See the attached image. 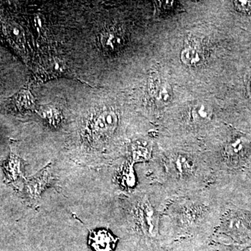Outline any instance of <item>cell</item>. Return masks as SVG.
Wrapping results in <instances>:
<instances>
[{
  "instance_id": "obj_11",
  "label": "cell",
  "mask_w": 251,
  "mask_h": 251,
  "mask_svg": "<svg viewBox=\"0 0 251 251\" xmlns=\"http://www.w3.org/2000/svg\"><path fill=\"white\" fill-rule=\"evenodd\" d=\"M181 59L188 67H195L201 61V54L193 48H186L181 51Z\"/></svg>"
},
{
  "instance_id": "obj_5",
  "label": "cell",
  "mask_w": 251,
  "mask_h": 251,
  "mask_svg": "<svg viewBox=\"0 0 251 251\" xmlns=\"http://www.w3.org/2000/svg\"><path fill=\"white\" fill-rule=\"evenodd\" d=\"M0 166L3 168L7 182L16 183L24 178L25 161L12 150L8 159L0 162Z\"/></svg>"
},
{
  "instance_id": "obj_10",
  "label": "cell",
  "mask_w": 251,
  "mask_h": 251,
  "mask_svg": "<svg viewBox=\"0 0 251 251\" xmlns=\"http://www.w3.org/2000/svg\"><path fill=\"white\" fill-rule=\"evenodd\" d=\"M212 115V108L206 103H199L195 105L191 111L193 122L198 124L206 123L209 121Z\"/></svg>"
},
{
  "instance_id": "obj_19",
  "label": "cell",
  "mask_w": 251,
  "mask_h": 251,
  "mask_svg": "<svg viewBox=\"0 0 251 251\" xmlns=\"http://www.w3.org/2000/svg\"><path fill=\"white\" fill-rule=\"evenodd\" d=\"M242 251H251V248H249V249H244V250Z\"/></svg>"
},
{
  "instance_id": "obj_7",
  "label": "cell",
  "mask_w": 251,
  "mask_h": 251,
  "mask_svg": "<svg viewBox=\"0 0 251 251\" xmlns=\"http://www.w3.org/2000/svg\"><path fill=\"white\" fill-rule=\"evenodd\" d=\"M142 220L145 224V228L151 235L156 234L158 228L156 213L148 201H144L142 206Z\"/></svg>"
},
{
  "instance_id": "obj_15",
  "label": "cell",
  "mask_w": 251,
  "mask_h": 251,
  "mask_svg": "<svg viewBox=\"0 0 251 251\" xmlns=\"http://www.w3.org/2000/svg\"><path fill=\"white\" fill-rule=\"evenodd\" d=\"M245 142L242 138L234 140V141L229 144L228 146H227V152L230 156H238V155L241 154L243 151H244V148H245Z\"/></svg>"
},
{
  "instance_id": "obj_18",
  "label": "cell",
  "mask_w": 251,
  "mask_h": 251,
  "mask_svg": "<svg viewBox=\"0 0 251 251\" xmlns=\"http://www.w3.org/2000/svg\"><path fill=\"white\" fill-rule=\"evenodd\" d=\"M247 90L251 97V79L250 81H249V84H248Z\"/></svg>"
},
{
  "instance_id": "obj_17",
  "label": "cell",
  "mask_w": 251,
  "mask_h": 251,
  "mask_svg": "<svg viewBox=\"0 0 251 251\" xmlns=\"http://www.w3.org/2000/svg\"><path fill=\"white\" fill-rule=\"evenodd\" d=\"M235 7L242 12H249L251 11V1H234Z\"/></svg>"
},
{
  "instance_id": "obj_3",
  "label": "cell",
  "mask_w": 251,
  "mask_h": 251,
  "mask_svg": "<svg viewBox=\"0 0 251 251\" xmlns=\"http://www.w3.org/2000/svg\"><path fill=\"white\" fill-rule=\"evenodd\" d=\"M50 165L49 163L45 168L26 180L25 195L28 203L32 206L37 205L41 193L46 188L50 186L52 181Z\"/></svg>"
},
{
  "instance_id": "obj_14",
  "label": "cell",
  "mask_w": 251,
  "mask_h": 251,
  "mask_svg": "<svg viewBox=\"0 0 251 251\" xmlns=\"http://www.w3.org/2000/svg\"><path fill=\"white\" fill-rule=\"evenodd\" d=\"M175 167L180 175H186L192 171V164L186 157L179 156L175 158Z\"/></svg>"
},
{
  "instance_id": "obj_16",
  "label": "cell",
  "mask_w": 251,
  "mask_h": 251,
  "mask_svg": "<svg viewBox=\"0 0 251 251\" xmlns=\"http://www.w3.org/2000/svg\"><path fill=\"white\" fill-rule=\"evenodd\" d=\"M172 90L169 85H163L161 88L158 90V94H157V99L158 101L162 103H168L171 99Z\"/></svg>"
},
{
  "instance_id": "obj_6",
  "label": "cell",
  "mask_w": 251,
  "mask_h": 251,
  "mask_svg": "<svg viewBox=\"0 0 251 251\" xmlns=\"http://www.w3.org/2000/svg\"><path fill=\"white\" fill-rule=\"evenodd\" d=\"M100 44L104 50L108 52H117L125 45L123 34L116 29H108L100 35Z\"/></svg>"
},
{
  "instance_id": "obj_9",
  "label": "cell",
  "mask_w": 251,
  "mask_h": 251,
  "mask_svg": "<svg viewBox=\"0 0 251 251\" xmlns=\"http://www.w3.org/2000/svg\"><path fill=\"white\" fill-rule=\"evenodd\" d=\"M14 100L16 106L20 110H36L35 99L27 89L20 91L15 97Z\"/></svg>"
},
{
  "instance_id": "obj_4",
  "label": "cell",
  "mask_w": 251,
  "mask_h": 251,
  "mask_svg": "<svg viewBox=\"0 0 251 251\" xmlns=\"http://www.w3.org/2000/svg\"><path fill=\"white\" fill-rule=\"evenodd\" d=\"M118 239L108 229H94L90 231L88 244L95 251H113Z\"/></svg>"
},
{
  "instance_id": "obj_8",
  "label": "cell",
  "mask_w": 251,
  "mask_h": 251,
  "mask_svg": "<svg viewBox=\"0 0 251 251\" xmlns=\"http://www.w3.org/2000/svg\"><path fill=\"white\" fill-rule=\"evenodd\" d=\"M36 111L44 120L54 128H57L60 125L62 122V112L59 109L53 105H41Z\"/></svg>"
},
{
  "instance_id": "obj_1",
  "label": "cell",
  "mask_w": 251,
  "mask_h": 251,
  "mask_svg": "<svg viewBox=\"0 0 251 251\" xmlns=\"http://www.w3.org/2000/svg\"><path fill=\"white\" fill-rule=\"evenodd\" d=\"M218 232L237 241L251 239V214L239 210L228 211Z\"/></svg>"
},
{
  "instance_id": "obj_2",
  "label": "cell",
  "mask_w": 251,
  "mask_h": 251,
  "mask_svg": "<svg viewBox=\"0 0 251 251\" xmlns=\"http://www.w3.org/2000/svg\"><path fill=\"white\" fill-rule=\"evenodd\" d=\"M118 117L113 110H103L94 113L87 125L89 138L94 145L111 136L116 130Z\"/></svg>"
},
{
  "instance_id": "obj_13",
  "label": "cell",
  "mask_w": 251,
  "mask_h": 251,
  "mask_svg": "<svg viewBox=\"0 0 251 251\" xmlns=\"http://www.w3.org/2000/svg\"><path fill=\"white\" fill-rule=\"evenodd\" d=\"M133 164H128L125 167L122 171L121 175H120V179H121L122 184L127 187H133L135 184V177L134 171L133 169Z\"/></svg>"
},
{
  "instance_id": "obj_12",
  "label": "cell",
  "mask_w": 251,
  "mask_h": 251,
  "mask_svg": "<svg viewBox=\"0 0 251 251\" xmlns=\"http://www.w3.org/2000/svg\"><path fill=\"white\" fill-rule=\"evenodd\" d=\"M132 151H133V164L135 162L148 161L150 159L151 153L145 143H140V142L135 143L133 145Z\"/></svg>"
}]
</instances>
